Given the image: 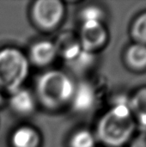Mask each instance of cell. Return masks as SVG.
<instances>
[{"label":"cell","instance_id":"1","mask_svg":"<svg viewBox=\"0 0 146 147\" xmlns=\"http://www.w3.org/2000/svg\"><path fill=\"white\" fill-rule=\"evenodd\" d=\"M135 119L125 103H116L99 120L96 138L108 147H121L126 144L135 130Z\"/></svg>","mask_w":146,"mask_h":147},{"label":"cell","instance_id":"2","mask_svg":"<svg viewBox=\"0 0 146 147\" xmlns=\"http://www.w3.org/2000/svg\"><path fill=\"white\" fill-rule=\"evenodd\" d=\"M76 83L66 72L49 70L43 72L35 83L34 96L44 108L58 110L71 103Z\"/></svg>","mask_w":146,"mask_h":147},{"label":"cell","instance_id":"3","mask_svg":"<svg viewBox=\"0 0 146 147\" xmlns=\"http://www.w3.org/2000/svg\"><path fill=\"white\" fill-rule=\"evenodd\" d=\"M30 69L28 57L18 48L0 49V90L12 93L23 87Z\"/></svg>","mask_w":146,"mask_h":147},{"label":"cell","instance_id":"4","mask_svg":"<svg viewBox=\"0 0 146 147\" xmlns=\"http://www.w3.org/2000/svg\"><path fill=\"white\" fill-rule=\"evenodd\" d=\"M65 7L60 0H37L30 9L34 24L43 31L54 30L62 22Z\"/></svg>","mask_w":146,"mask_h":147},{"label":"cell","instance_id":"5","mask_svg":"<svg viewBox=\"0 0 146 147\" xmlns=\"http://www.w3.org/2000/svg\"><path fill=\"white\" fill-rule=\"evenodd\" d=\"M78 40L83 49L95 53L106 44L108 31L101 22H82Z\"/></svg>","mask_w":146,"mask_h":147},{"label":"cell","instance_id":"6","mask_svg":"<svg viewBox=\"0 0 146 147\" xmlns=\"http://www.w3.org/2000/svg\"><path fill=\"white\" fill-rule=\"evenodd\" d=\"M96 103V92L94 86L88 81L76 84L75 90L71 101L73 110L84 114L92 110Z\"/></svg>","mask_w":146,"mask_h":147},{"label":"cell","instance_id":"7","mask_svg":"<svg viewBox=\"0 0 146 147\" xmlns=\"http://www.w3.org/2000/svg\"><path fill=\"white\" fill-rule=\"evenodd\" d=\"M58 56L52 41L41 40L32 44L28 52V61L35 66L45 67L52 64Z\"/></svg>","mask_w":146,"mask_h":147},{"label":"cell","instance_id":"8","mask_svg":"<svg viewBox=\"0 0 146 147\" xmlns=\"http://www.w3.org/2000/svg\"><path fill=\"white\" fill-rule=\"evenodd\" d=\"M9 104L14 113L18 115L27 116L35 110L37 100L31 90L22 87L10 93Z\"/></svg>","mask_w":146,"mask_h":147},{"label":"cell","instance_id":"9","mask_svg":"<svg viewBox=\"0 0 146 147\" xmlns=\"http://www.w3.org/2000/svg\"><path fill=\"white\" fill-rule=\"evenodd\" d=\"M41 136L39 131L28 125L18 127L10 136L12 147H40Z\"/></svg>","mask_w":146,"mask_h":147},{"label":"cell","instance_id":"10","mask_svg":"<svg viewBox=\"0 0 146 147\" xmlns=\"http://www.w3.org/2000/svg\"><path fill=\"white\" fill-rule=\"evenodd\" d=\"M53 43L58 56H60L65 62L71 59L82 49L78 36L71 32H64L60 34Z\"/></svg>","mask_w":146,"mask_h":147},{"label":"cell","instance_id":"11","mask_svg":"<svg viewBox=\"0 0 146 147\" xmlns=\"http://www.w3.org/2000/svg\"><path fill=\"white\" fill-rule=\"evenodd\" d=\"M96 62V56L94 53L88 52L84 49L81 51L71 59L65 62L66 66L75 73L82 74L89 70Z\"/></svg>","mask_w":146,"mask_h":147},{"label":"cell","instance_id":"12","mask_svg":"<svg viewBox=\"0 0 146 147\" xmlns=\"http://www.w3.org/2000/svg\"><path fill=\"white\" fill-rule=\"evenodd\" d=\"M126 62L133 70H145L146 68V46L135 43L130 46L125 55Z\"/></svg>","mask_w":146,"mask_h":147},{"label":"cell","instance_id":"13","mask_svg":"<svg viewBox=\"0 0 146 147\" xmlns=\"http://www.w3.org/2000/svg\"><path fill=\"white\" fill-rule=\"evenodd\" d=\"M128 107L134 117L138 121L146 126V87H144L133 96L131 98Z\"/></svg>","mask_w":146,"mask_h":147},{"label":"cell","instance_id":"14","mask_svg":"<svg viewBox=\"0 0 146 147\" xmlns=\"http://www.w3.org/2000/svg\"><path fill=\"white\" fill-rule=\"evenodd\" d=\"M96 136L89 129L81 128L75 131L70 140L69 147H95Z\"/></svg>","mask_w":146,"mask_h":147},{"label":"cell","instance_id":"15","mask_svg":"<svg viewBox=\"0 0 146 147\" xmlns=\"http://www.w3.org/2000/svg\"><path fill=\"white\" fill-rule=\"evenodd\" d=\"M131 34L136 43L146 46V12L141 14L134 21Z\"/></svg>","mask_w":146,"mask_h":147},{"label":"cell","instance_id":"16","mask_svg":"<svg viewBox=\"0 0 146 147\" xmlns=\"http://www.w3.org/2000/svg\"><path fill=\"white\" fill-rule=\"evenodd\" d=\"M103 9L97 5L90 4L83 7L79 12V17L82 22H101L104 18Z\"/></svg>","mask_w":146,"mask_h":147},{"label":"cell","instance_id":"17","mask_svg":"<svg viewBox=\"0 0 146 147\" xmlns=\"http://www.w3.org/2000/svg\"><path fill=\"white\" fill-rule=\"evenodd\" d=\"M131 147H146V134H140L137 137Z\"/></svg>","mask_w":146,"mask_h":147}]
</instances>
